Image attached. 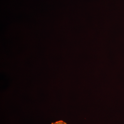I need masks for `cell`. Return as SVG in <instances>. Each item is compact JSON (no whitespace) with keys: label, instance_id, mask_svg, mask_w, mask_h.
<instances>
[{"label":"cell","instance_id":"obj_1","mask_svg":"<svg viewBox=\"0 0 124 124\" xmlns=\"http://www.w3.org/2000/svg\"><path fill=\"white\" fill-rule=\"evenodd\" d=\"M51 124H67V123L63 121L60 120L56 122H53Z\"/></svg>","mask_w":124,"mask_h":124}]
</instances>
